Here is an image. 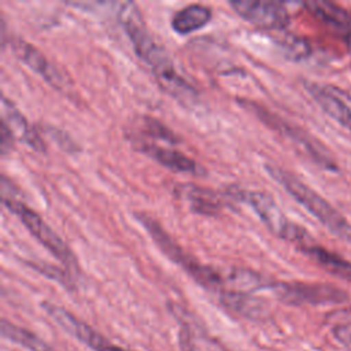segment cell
<instances>
[{
	"label": "cell",
	"mask_w": 351,
	"mask_h": 351,
	"mask_svg": "<svg viewBox=\"0 0 351 351\" xmlns=\"http://www.w3.org/2000/svg\"><path fill=\"white\" fill-rule=\"evenodd\" d=\"M118 19L130 38L137 55L151 66L160 85L178 99H189L195 90L177 73L167 51L154 38L148 30L140 10L134 3H122L117 11Z\"/></svg>",
	"instance_id": "6da1fadb"
},
{
	"label": "cell",
	"mask_w": 351,
	"mask_h": 351,
	"mask_svg": "<svg viewBox=\"0 0 351 351\" xmlns=\"http://www.w3.org/2000/svg\"><path fill=\"white\" fill-rule=\"evenodd\" d=\"M266 169L270 176L278 184H281L291 196H293L296 202H299L330 232L351 241V223L326 199H324L319 193H317L313 188H310L291 171L274 165H270Z\"/></svg>",
	"instance_id": "7a4b0ae2"
},
{
	"label": "cell",
	"mask_w": 351,
	"mask_h": 351,
	"mask_svg": "<svg viewBox=\"0 0 351 351\" xmlns=\"http://www.w3.org/2000/svg\"><path fill=\"white\" fill-rule=\"evenodd\" d=\"M138 221L145 226L147 232L156 243V245L162 250V252L170 258L173 262L180 265L185 271L189 273L199 284L213 291H223V278L218 271L208 266L200 265L193 256L185 252L165 230L163 228L152 218L145 214H137Z\"/></svg>",
	"instance_id": "3957f363"
},
{
	"label": "cell",
	"mask_w": 351,
	"mask_h": 351,
	"mask_svg": "<svg viewBox=\"0 0 351 351\" xmlns=\"http://www.w3.org/2000/svg\"><path fill=\"white\" fill-rule=\"evenodd\" d=\"M240 197L259 215L262 222L278 237L296 243L300 248L313 243L310 234L298 223L291 222L270 195L262 191H243Z\"/></svg>",
	"instance_id": "277c9868"
},
{
	"label": "cell",
	"mask_w": 351,
	"mask_h": 351,
	"mask_svg": "<svg viewBox=\"0 0 351 351\" xmlns=\"http://www.w3.org/2000/svg\"><path fill=\"white\" fill-rule=\"evenodd\" d=\"M247 107L254 110V112L265 122L267 126L271 129L277 130L280 134H282L285 138H288L300 152L307 155L311 160H314L317 165L328 169V170H335L336 169V162L330 152L322 145L318 140H315L313 136L306 133L304 130L299 129L295 125L288 123L282 118L269 112L266 108L259 107L255 103H247Z\"/></svg>",
	"instance_id": "5b68a950"
},
{
	"label": "cell",
	"mask_w": 351,
	"mask_h": 351,
	"mask_svg": "<svg viewBox=\"0 0 351 351\" xmlns=\"http://www.w3.org/2000/svg\"><path fill=\"white\" fill-rule=\"evenodd\" d=\"M3 202L7 208L21 219V222L29 229V232L41 244H44L60 262H63L69 267H75V258L71 251L36 211L14 197H3Z\"/></svg>",
	"instance_id": "8992f818"
},
{
	"label": "cell",
	"mask_w": 351,
	"mask_h": 351,
	"mask_svg": "<svg viewBox=\"0 0 351 351\" xmlns=\"http://www.w3.org/2000/svg\"><path fill=\"white\" fill-rule=\"evenodd\" d=\"M270 288L288 304H337L348 299L341 288L321 282H280Z\"/></svg>",
	"instance_id": "52a82bcc"
},
{
	"label": "cell",
	"mask_w": 351,
	"mask_h": 351,
	"mask_svg": "<svg viewBox=\"0 0 351 351\" xmlns=\"http://www.w3.org/2000/svg\"><path fill=\"white\" fill-rule=\"evenodd\" d=\"M43 308L53 321L58 322L59 326H62L66 332H69L77 340L84 343L92 351H128L110 343L104 336H101L88 324H85L84 321H81L80 318H77L75 315H73L70 311L64 310L60 306L45 302L43 303Z\"/></svg>",
	"instance_id": "ba28073f"
},
{
	"label": "cell",
	"mask_w": 351,
	"mask_h": 351,
	"mask_svg": "<svg viewBox=\"0 0 351 351\" xmlns=\"http://www.w3.org/2000/svg\"><path fill=\"white\" fill-rule=\"evenodd\" d=\"M233 11L250 23L269 30H281L289 23L288 10L276 1L237 0L230 1Z\"/></svg>",
	"instance_id": "9c48e42d"
},
{
	"label": "cell",
	"mask_w": 351,
	"mask_h": 351,
	"mask_svg": "<svg viewBox=\"0 0 351 351\" xmlns=\"http://www.w3.org/2000/svg\"><path fill=\"white\" fill-rule=\"evenodd\" d=\"M10 47L12 48L15 56L27 64L33 71L41 75L48 84H51L55 89L66 92L70 89V82L67 77L55 66L52 64L47 56L38 51L34 45L25 41L19 37L10 38Z\"/></svg>",
	"instance_id": "30bf717a"
},
{
	"label": "cell",
	"mask_w": 351,
	"mask_h": 351,
	"mask_svg": "<svg viewBox=\"0 0 351 351\" xmlns=\"http://www.w3.org/2000/svg\"><path fill=\"white\" fill-rule=\"evenodd\" d=\"M307 92L313 96L317 104L341 128L351 133V101L346 95L329 85H322L317 82H306Z\"/></svg>",
	"instance_id": "8fae6325"
},
{
	"label": "cell",
	"mask_w": 351,
	"mask_h": 351,
	"mask_svg": "<svg viewBox=\"0 0 351 351\" xmlns=\"http://www.w3.org/2000/svg\"><path fill=\"white\" fill-rule=\"evenodd\" d=\"M1 115L3 122L11 130L14 137L23 141L32 149L43 154L45 152V144L37 130L29 123L25 115L16 108V106L5 96L1 99Z\"/></svg>",
	"instance_id": "7c38bea8"
},
{
	"label": "cell",
	"mask_w": 351,
	"mask_h": 351,
	"mask_svg": "<svg viewBox=\"0 0 351 351\" xmlns=\"http://www.w3.org/2000/svg\"><path fill=\"white\" fill-rule=\"evenodd\" d=\"M304 7L315 19L329 29L346 33V36L351 32V12L339 4L329 1H308L304 3Z\"/></svg>",
	"instance_id": "4fadbf2b"
},
{
	"label": "cell",
	"mask_w": 351,
	"mask_h": 351,
	"mask_svg": "<svg viewBox=\"0 0 351 351\" xmlns=\"http://www.w3.org/2000/svg\"><path fill=\"white\" fill-rule=\"evenodd\" d=\"M138 143V148L141 152H144L145 155L151 156L154 160L159 162L162 166L174 170V171H184V173H197L199 171V165L182 155L178 151L166 148V147H160L155 143H147V141H137Z\"/></svg>",
	"instance_id": "5bb4252c"
},
{
	"label": "cell",
	"mask_w": 351,
	"mask_h": 351,
	"mask_svg": "<svg viewBox=\"0 0 351 351\" xmlns=\"http://www.w3.org/2000/svg\"><path fill=\"white\" fill-rule=\"evenodd\" d=\"M211 19V10L202 4H189L178 10L171 19V27L180 34H188L206 26Z\"/></svg>",
	"instance_id": "9a60e30c"
},
{
	"label": "cell",
	"mask_w": 351,
	"mask_h": 351,
	"mask_svg": "<svg viewBox=\"0 0 351 351\" xmlns=\"http://www.w3.org/2000/svg\"><path fill=\"white\" fill-rule=\"evenodd\" d=\"M307 255H310L317 263H319L324 269L330 271L332 274L351 281V262L344 259L336 252H332L321 245H317L314 243L307 244L302 248Z\"/></svg>",
	"instance_id": "2e32d148"
},
{
	"label": "cell",
	"mask_w": 351,
	"mask_h": 351,
	"mask_svg": "<svg viewBox=\"0 0 351 351\" xmlns=\"http://www.w3.org/2000/svg\"><path fill=\"white\" fill-rule=\"evenodd\" d=\"M180 196L189 202L192 210L200 214H217L221 210L219 197L210 189L196 186L192 184L182 185L180 188Z\"/></svg>",
	"instance_id": "e0dca14e"
},
{
	"label": "cell",
	"mask_w": 351,
	"mask_h": 351,
	"mask_svg": "<svg viewBox=\"0 0 351 351\" xmlns=\"http://www.w3.org/2000/svg\"><path fill=\"white\" fill-rule=\"evenodd\" d=\"M1 335L5 339H8L16 344H21L22 347H25L29 351H55L34 333L21 328V326H16L15 324H12L7 319L1 321Z\"/></svg>",
	"instance_id": "ac0fdd59"
},
{
	"label": "cell",
	"mask_w": 351,
	"mask_h": 351,
	"mask_svg": "<svg viewBox=\"0 0 351 351\" xmlns=\"http://www.w3.org/2000/svg\"><path fill=\"white\" fill-rule=\"evenodd\" d=\"M280 47L285 56L293 59V60H300L304 59L310 55L311 47L308 41H306L303 37L298 36H287L280 41Z\"/></svg>",
	"instance_id": "d6986e66"
},
{
	"label": "cell",
	"mask_w": 351,
	"mask_h": 351,
	"mask_svg": "<svg viewBox=\"0 0 351 351\" xmlns=\"http://www.w3.org/2000/svg\"><path fill=\"white\" fill-rule=\"evenodd\" d=\"M332 336L343 347L351 348V317L335 324L332 326Z\"/></svg>",
	"instance_id": "ffe728a7"
},
{
	"label": "cell",
	"mask_w": 351,
	"mask_h": 351,
	"mask_svg": "<svg viewBox=\"0 0 351 351\" xmlns=\"http://www.w3.org/2000/svg\"><path fill=\"white\" fill-rule=\"evenodd\" d=\"M30 266L34 267V269H37V270H38L40 273H43L44 276L56 280L58 282L63 284L64 287H70V285H71V280L66 276L64 271H62V270L58 269V267H51V266H47V265H36V263H30Z\"/></svg>",
	"instance_id": "44dd1931"
},
{
	"label": "cell",
	"mask_w": 351,
	"mask_h": 351,
	"mask_svg": "<svg viewBox=\"0 0 351 351\" xmlns=\"http://www.w3.org/2000/svg\"><path fill=\"white\" fill-rule=\"evenodd\" d=\"M12 138H14V134H12L11 130L7 128V125L1 121L0 143H1V152H3V154H5L8 148H11V145H12Z\"/></svg>",
	"instance_id": "7402d4cb"
},
{
	"label": "cell",
	"mask_w": 351,
	"mask_h": 351,
	"mask_svg": "<svg viewBox=\"0 0 351 351\" xmlns=\"http://www.w3.org/2000/svg\"><path fill=\"white\" fill-rule=\"evenodd\" d=\"M180 344H181L182 351H199V348L195 346V343L191 339V335L188 332L180 333Z\"/></svg>",
	"instance_id": "603a6c76"
},
{
	"label": "cell",
	"mask_w": 351,
	"mask_h": 351,
	"mask_svg": "<svg viewBox=\"0 0 351 351\" xmlns=\"http://www.w3.org/2000/svg\"><path fill=\"white\" fill-rule=\"evenodd\" d=\"M346 43H347V48H348V51L351 52V32L346 36Z\"/></svg>",
	"instance_id": "cb8c5ba5"
}]
</instances>
